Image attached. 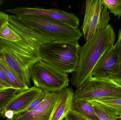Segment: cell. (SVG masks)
<instances>
[{"label":"cell","mask_w":121,"mask_h":120,"mask_svg":"<svg viewBox=\"0 0 121 120\" xmlns=\"http://www.w3.org/2000/svg\"><path fill=\"white\" fill-rule=\"evenodd\" d=\"M118 63L115 46L107 50L101 57L92 71V76L98 79H111Z\"/></svg>","instance_id":"8fae6325"},{"label":"cell","mask_w":121,"mask_h":120,"mask_svg":"<svg viewBox=\"0 0 121 120\" xmlns=\"http://www.w3.org/2000/svg\"><path fill=\"white\" fill-rule=\"evenodd\" d=\"M8 24L22 37V39L10 42L0 39V58L29 86L31 85L29 68L34 63L42 60L41 46L54 41L23 25L17 15H8Z\"/></svg>","instance_id":"6da1fadb"},{"label":"cell","mask_w":121,"mask_h":120,"mask_svg":"<svg viewBox=\"0 0 121 120\" xmlns=\"http://www.w3.org/2000/svg\"><path fill=\"white\" fill-rule=\"evenodd\" d=\"M114 46L118 55V66L111 79L121 85V27L119 30L117 42Z\"/></svg>","instance_id":"2e32d148"},{"label":"cell","mask_w":121,"mask_h":120,"mask_svg":"<svg viewBox=\"0 0 121 120\" xmlns=\"http://www.w3.org/2000/svg\"><path fill=\"white\" fill-rule=\"evenodd\" d=\"M113 110L118 116H121V98H108L95 101Z\"/></svg>","instance_id":"d6986e66"},{"label":"cell","mask_w":121,"mask_h":120,"mask_svg":"<svg viewBox=\"0 0 121 120\" xmlns=\"http://www.w3.org/2000/svg\"><path fill=\"white\" fill-rule=\"evenodd\" d=\"M74 93L70 87H67L59 92L49 120H62L65 118L72 110Z\"/></svg>","instance_id":"7c38bea8"},{"label":"cell","mask_w":121,"mask_h":120,"mask_svg":"<svg viewBox=\"0 0 121 120\" xmlns=\"http://www.w3.org/2000/svg\"></svg>","instance_id":"f1b7e54d"},{"label":"cell","mask_w":121,"mask_h":120,"mask_svg":"<svg viewBox=\"0 0 121 120\" xmlns=\"http://www.w3.org/2000/svg\"><path fill=\"white\" fill-rule=\"evenodd\" d=\"M8 15L0 11V30L3 25L8 22Z\"/></svg>","instance_id":"cb8c5ba5"},{"label":"cell","mask_w":121,"mask_h":120,"mask_svg":"<svg viewBox=\"0 0 121 120\" xmlns=\"http://www.w3.org/2000/svg\"><path fill=\"white\" fill-rule=\"evenodd\" d=\"M46 92L45 98L36 108L28 112L15 114L6 120H49L59 92Z\"/></svg>","instance_id":"30bf717a"},{"label":"cell","mask_w":121,"mask_h":120,"mask_svg":"<svg viewBox=\"0 0 121 120\" xmlns=\"http://www.w3.org/2000/svg\"><path fill=\"white\" fill-rule=\"evenodd\" d=\"M46 92L45 91H43L42 93L37 98L35 99L34 101H33L27 108H26L25 109L21 112H28L36 108L44 101L46 97Z\"/></svg>","instance_id":"44dd1931"},{"label":"cell","mask_w":121,"mask_h":120,"mask_svg":"<svg viewBox=\"0 0 121 120\" xmlns=\"http://www.w3.org/2000/svg\"><path fill=\"white\" fill-rule=\"evenodd\" d=\"M20 92L17 89H12L0 91V114L11 100Z\"/></svg>","instance_id":"ac0fdd59"},{"label":"cell","mask_w":121,"mask_h":120,"mask_svg":"<svg viewBox=\"0 0 121 120\" xmlns=\"http://www.w3.org/2000/svg\"><path fill=\"white\" fill-rule=\"evenodd\" d=\"M3 1L0 0V5H1L2 4V3H3Z\"/></svg>","instance_id":"4316f807"},{"label":"cell","mask_w":121,"mask_h":120,"mask_svg":"<svg viewBox=\"0 0 121 120\" xmlns=\"http://www.w3.org/2000/svg\"><path fill=\"white\" fill-rule=\"evenodd\" d=\"M66 120H88L82 117L72 110L65 117Z\"/></svg>","instance_id":"603a6c76"},{"label":"cell","mask_w":121,"mask_h":120,"mask_svg":"<svg viewBox=\"0 0 121 120\" xmlns=\"http://www.w3.org/2000/svg\"><path fill=\"white\" fill-rule=\"evenodd\" d=\"M72 110L87 120H100L95 113L91 101L74 99Z\"/></svg>","instance_id":"4fadbf2b"},{"label":"cell","mask_w":121,"mask_h":120,"mask_svg":"<svg viewBox=\"0 0 121 120\" xmlns=\"http://www.w3.org/2000/svg\"><path fill=\"white\" fill-rule=\"evenodd\" d=\"M110 19L109 12L103 0H86L84 18L82 27L86 42L99 31L106 28Z\"/></svg>","instance_id":"52a82bcc"},{"label":"cell","mask_w":121,"mask_h":120,"mask_svg":"<svg viewBox=\"0 0 121 120\" xmlns=\"http://www.w3.org/2000/svg\"><path fill=\"white\" fill-rule=\"evenodd\" d=\"M94 110L100 120H115L118 116L108 106L95 101H91Z\"/></svg>","instance_id":"9a60e30c"},{"label":"cell","mask_w":121,"mask_h":120,"mask_svg":"<svg viewBox=\"0 0 121 120\" xmlns=\"http://www.w3.org/2000/svg\"><path fill=\"white\" fill-rule=\"evenodd\" d=\"M17 16L23 25L49 37L54 41L78 42L83 35L79 28L60 21L35 15Z\"/></svg>","instance_id":"277c9868"},{"label":"cell","mask_w":121,"mask_h":120,"mask_svg":"<svg viewBox=\"0 0 121 120\" xmlns=\"http://www.w3.org/2000/svg\"><path fill=\"white\" fill-rule=\"evenodd\" d=\"M6 11L17 16H40L60 21L75 28H78L79 26V19L77 16L73 13H69L59 9L19 7L9 9Z\"/></svg>","instance_id":"ba28073f"},{"label":"cell","mask_w":121,"mask_h":120,"mask_svg":"<svg viewBox=\"0 0 121 120\" xmlns=\"http://www.w3.org/2000/svg\"><path fill=\"white\" fill-rule=\"evenodd\" d=\"M0 67L3 70L7 77L17 90L21 92L29 87L21 79L17 74L9 67L6 62L0 58Z\"/></svg>","instance_id":"5bb4252c"},{"label":"cell","mask_w":121,"mask_h":120,"mask_svg":"<svg viewBox=\"0 0 121 120\" xmlns=\"http://www.w3.org/2000/svg\"><path fill=\"white\" fill-rule=\"evenodd\" d=\"M0 80L6 85H8L10 89H16L12 82L9 79L5 72L0 67Z\"/></svg>","instance_id":"7402d4cb"},{"label":"cell","mask_w":121,"mask_h":120,"mask_svg":"<svg viewBox=\"0 0 121 120\" xmlns=\"http://www.w3.org/2000/svg\"><path fill=\"white\" fill-rule=\"evenodd\" d=\"M66 120V119H65V118H64V119H63V120Z\"/></svg>","instance_id":"83f0119b"},{"label":"cell","mask_w":121,"mask_h":120,"mask_svg":"<svg viewBox=\"0 0 121 120\" xmlns=\"http://www.w3.org/2000/svg\"><path fill=\"white\" fill-rule=\"evenodd\" d=\"M0 39L9 41L16 42L21 40L22 37L9 27L7 22L0 30Z\"/></svg>","instance_id":"e0dca14e"},{"label":"cell","mask_w":121,"mask_h":120,"mask_svg":"<svg viewBox=\"0 0 121 120\" xmlns=\"http://www.w3.org/2000/svg\"><path fill=\"white\" fill-rule=\"evenodd\" d=\"M78 42L54 41L40 48L42 60L63 72L73 73L79 62Z\"/></svg>","instance_id":"3957f363"},{"label":"cell","mask_w":121,"mask_h":120,"mask_svg":"<svg viewBox=\"0 0 121 120\" xmlns=\"http://www.w3.org/2000/svg\"><path fill=\"white\" fill-rule=\"evenodd\" d=\"M115 120H121V116H118Z\"/></svg>","instance_id":"484cf974"},{"label":"cell","mask_w":121,"mask_h":120,"mask_svg":"<svg viewBox=\"0 0 121 120\" xmlns=\"http://www.w3.org/2000/svg\"><path fill=\"white\" fill-rule=\"evenodd\" d=\"M121 98V85L111 79L91 77L85 81L74 93L75 99L89 101L108 98Z\"/></svg>","instance_id":"8992f818"},{"label":"cell","mask_w":121,"mask_h":120,"mask_svg":"<svg viewBox=\"0 0 121 120\" xmlns=\"http://www.w3.org/2000/svg\"><path fill=\"white\" fill-rule=\"evenodd\" d=\"M116 34L109 24L103 30L96 33L85 44L80 46L77 67L72 73L71 83L76 88L92 76V71L103 54L114 46Z\"/></svg>","instance_id":"7a4b0ae2"},{"label":"cell","mask_w":121,"mask_h":120,"mask_svg":"<svg viewBox=\"0 0 121 120\" xmlns=\"http://www.w3.org/2000/svg\"><path fill=\"white\" fill-rule=\"evenodd\" d=\"M10 89L8 85L0 80V91H4L8 89Z\"/></svg>","instance_id":"d4e9b609"},{"label":"cell","mask_w":121,"mask_h":120,"mask_svg":"<svg viewBox=\"0 0 121 120\" xmlns=\"http://www.w3.org/2000/svg\"><path fill=\"white\" fill-rule=\"evenodd\" d=\"M29 72L35 86L43 91L59 92L69 85L67 74L43 61L34 63L29 68Z\"/></svg>","instance_id":"5b68a950"},{"label":"cell","mask_w":121,"mask_h":120,"mask_svg":"<svg viewBox=\"0 0 121 120\" xmlns=\"http://www.w3.org/2000/svg\"><path fill=\"white\" fill-rule=\"evenodd\" d=\"M43 92L42 90L34 86L19 92L7 104L0 113L1 117L10 119L15 114L22 112Z\"/></svg>","instance_id":"9c48e42d"},{"label":"cell","mask_w":121,"mask_h":120,"mask_svg":"<svg viewBox=\"0 0 121 120\" xmlns=\"http://www.w3.org/2000/svg\"><path fill=\"white\" fill-rule=\"evenodd\" d=\"M108 10L118 19L121 17V0H103Z\"/></svg>","instance_id":"ffe728a7"}]
</instances>
